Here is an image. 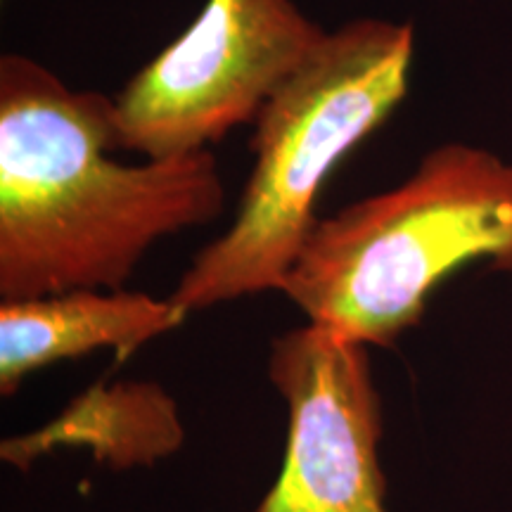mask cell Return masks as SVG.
I'll list each match as a JSON object with an SVG mask.
<instances>
[{
  "instance_id": "cell-4",
  "label": "cell",
  "mask_w": 512,
  "mask_h": 512,
  "mask_svg": "<svg viewBox=\"0 0 512 512\" xmlns=\"http://www.w3.org/2000/svg\"><path fill=\"white\" fill-rule=\"evenodd\" d=\"M325 36L292 0H207L114 98L121 150L145 159L209 150L254 124Z\"/></svg>"
},
{
  "instance_id": "cell-5",
  "label": "cell",
  "mask_w": 512,
  "mask_h": 512,
  "mask_svg": "<svg viewBox=\"0 0 512 512\" xmlns=\"http://www.w3.org/2000/svg\"><path fill=\"white\" fill-rule=\"evenodd\" d=\"M368 349L318 323L273 339L268 380L285 401L287 437L280 475L254 512H389Z\"/></svg>"
},
{
  "instance_id": "cell-7",
  "label": "cell",
  "mask_w": 512,
  "mask_h": 512,
  "mask_svg": "<svg viewBox=\"0 0 512 512\" xmlns=\"http://www.w3.org/2000/svg\"><path fill=\"white\" fill-rule=\"evenodd\" d=\"M185 444L178 401L150 380L95 382L38 430L8 437L0 460L27 472L60 448H86L114 472L152 467Z\"/></svg>"
},
{
  "instance_id": "cell-1",
  "label": "cell",
  "mask_w": 512,
  "mask_h": 512,
  "mask_svg": "<svg viewBox=\"0 0 512 512\" xmlns=\"http://www.w3.org/2000/svg\"><path fill=\"white\" fill-rule=\"evenodd\" d=\"M114 98L0 57V302L124 290L155 242L214 221V152L121 164Z\"/></svg>"
},
{
  "instance_id": "cell-3",
  "label": "cell",
  "mask_w": 512,
  "mask_h": 512,
  "mask_svg": "<svg viewBox=\"0 0 512 512\" xmlns=\"http://www.w3.org/2000/svg\"><path fill=\"white\" fill-rule=\"evenodd\" d=\"M472 264L512 275V164L448 143L403 183L318 219L280 292L309 323L387 349Z\"/></svg>"
},
{
  "instance_id": "cell-2",
  "label": "cell",
  "mask_w": 512,
  "mask_h": 512,
  "mask_svg": "<svg viewBox=\"0 0 512 512\" xmlns=\"http://www.w3.org/2000/svg\"><path fill=\"white\" fill-rule=\"evenodd\" d=\"M415 31L361 17L323 38L254 121V166L226 233L202 247L171 299L204 311L283 290L316 228L328 176L392 117L411 88Z\"/></svg>"
},
{
  "instance_id": "cell-6",
  "label": "cell",
  "mask_w": 512,
  "mask_h": 512,
  "mask_svg": "<svg viewBox=\"0 0 512 512\" xmlns=\"http://www.w3.org/2000/svg\"><path fill=\"white\" fill-rule=\"evenodd\" d=\"M190 313L174 299L131 290H69L0 302V394L8 399L38 370L114 349L124 361Z\"/></svg>"
}]
</instances>
